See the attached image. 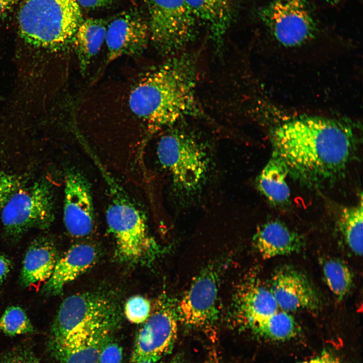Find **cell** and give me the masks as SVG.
Masks as SVG:
<instances>
[{
    "label": "cell",
    "mask_w": 363,
    "mask_h": 363,
    "mask_svg": "<svg viewBox=\"0 0 363 363\" xmlns=\"http://www.w3.org/2000/svg\"><path fill=\"white\" fill-rule=\"evenodd\" d=\"M360 130L351 119L302 115L275 126L270 140L289 176L320 188L344 177L359 149Z\"/></svg>",
    "instance_id": "cell-1"
},
{
    "label": "cell",
    "mask_w": 363,
    "mask_h": 363,
    "mask_svg": "<svg viewBox=\"0 0 363 363\" xmlns=\"http://www.w3.org/2000/svg\"><path fill=\"white\" fill-rule=\"evenodd\" d=\"M198 62L188 52L174 54L132 90V112L153 129L188 117H206L198 100Z\"/></svg>",
    "instance_id": "cell-2"
},
{
    "label": "cell",
    "mask_w": 363,
    "mask_h": 363,
    "mask_svg": "<svg viewBox=\"0 0 363 363\" xmlns=\"http://www.w3.org/2000/svg\"><path fill=\"white\" fill-rule=\"evenodd\" d=\"M18 21L29 42L59 48L72 42L83 19L77 0H24Z\"/></svg>",
    "instance_id": "cell-3"
},
{
    "label": "cell",
    "mask_w": 363,
    "mask_h": 363,
    "mask_svg": "<svg viewBox=\"0 0 363 363\" xmlns=\"http://www.w3.org/2000/svg\"><path fill=\"white\" fill-rule=\"evenodd\" d=\"M157 156L179 190L197 189L207 172L209 160L205 148L187 132L175 131L162 136L158 144Z\"/></svg>",
    "instance_id": "cell-4"
},
{
    "label": "cell",
    "mask_w": 363,
    "mask_h": 363,
    "mask_svg": "<svg viewBox=\"0 0 363 363\" xmlns=\"http://www.w3.org/2000/svg\"><path fill=\"white\" fill-rule=\"evenodd\" d=\"M106 219L122 260L136 262L158 254L159 248L148 233L143 215L125 196L117 195L112 199L106 210Z\"/></svg>",
    "instance_id": "cell-5"
},
{
    "label": "cell",
    "mask_w": 363,
    "mask_h": 363,
    "mask_svg": "<svg viewBox=\"0 0 363 363\" xmlns=\"http://www.w3.org/2000/svg\"><path fill=\"white\" fill-rule=\"evenodd\" d=\"M150 39L162 54H175L195 35L196 20L184 0H144Z\"/></svg>",
    "instance_id": "cell-6"
},
{
    "label": "cell",
    "mask_w": 363,
    "mask_h": 363,
    "mask_svg": "<svg viewBox=\"0 0 363 363\" xmlns=\"http://www.w3.org/2000/svg\"><path fill=\"white\" fill-rule=\"evenodd\" d=\"M1 214L6 233L13 237L20 236L31 229L48 228L54 218L50 186L46 182H38L28 187H21L11 196Z\"/></svg>",
    "instance_id": "cell-7"
},
{
    "label": "cell",
    "mask_w": 363,
    "mask_h": 363,
    "mask_svg": "<svg viewBox=\"0 0 363 363\" xmlns=\"http://www.w3.org/2000/svg\"><path fill=\"white\" fill-rule=\"evenodd\" d=\"M116 303L98 293H83L67 297L52 326V338H62L102 324L118 322Z\"/></svg>",
    "instance_id": "cell-8"
},
{
    "label": "cell",
    "mask_w": 363,
    "mask_h": 363,
    "mask_svg": "<svg viewBox=\"0 0 363 363\" xmlns=\"http://www.w3.org/2000/svg\"><path fill=\"white\" fill-rule=\"evenodd\" d=\"M178 321L176 305L162 295L137 334L131 362H157L169 353L176 339Z\"/></svg>",
    "instance_id": "cell-9"
},
{
    "label": "cell",
    "mask_w": 363,
    "mask_h": 363,
    "mask_svg": "<svg viewBox=\"0 0 363 363\" xmlns=\"http://www.w3.org/2000/svg\"><path fill=\"white\" fill-rule=\"evenodd\" d=\"M259 16L275 38L286 47H295L313 39L317 32L307 0H273Z\"/></svg>",
    "instance_id": "cell-10"
},
{
    "label": "cell",
    "mask_w": 363,
    "mask_h": 363,
    "mask_svg": "<svg viewBox=\"0 0 363 363\" xmlns=\"http://www.w3.org/2000/svg\"><path fill=\"white\" fill-rule=\"evenodd\" d=\"M219 280L218 267L210 265L202 270L176 305L178 320L194 327L212 324L219 313Z\"/></svg>",
    "instance_id": "cell-11"
},
{
    "label": "cell",
    "mask_w": 363,
    "mask_h": 363,
    "mask_svg": "<svg viewBox=\"0 0 363 363\" xmlns=\"http://www.w3.org/2000/svg\"><path fill=\"white\" fill-rule=\"evenodd\" d=\"M150 39L148 22L136 10L119 13L107 25L106 63L125 55L141 54Z\"/></svg>",
    "instance_id": "cell-12"
},
{
    "label": "cell",
    "mask_w": 363,
    "mask_h": 363,
    "mask_svg": "<svg viewBox=\"0 0 363 363\" xmlns=\"http://www.w3.org/2000/svg\"><path fill=\"white\" fill-rule=\"evenodd\" d=\"M64 221L68 232L77 237L88 235L94 224V210L89 184L79 171L65 176Z\"/></svg>",
    "instance_id": "cell-13"
},
{
    "label": "cell",
    "mask_w": 363,
    "mask_h": 363,
    "mask_svg": "<svg viewBox=\"0 0 363 363\" xmlns=\"http://www.w3.org/2000/svg\"><path fill=\"white\" fill-rule=\"evenodd\" d=\"M118 322L105 323L62 338H52L57 363H96Z\"/></svg>",
    "instance_id": "cell-14"
},
{
    "label": "cell",
    "mask_w": 363,
    "mask_h": 363,
    "mask_svg": "<svg viewBox=\"0 0 363 363\" xmlns=\"http://www.w3.org/2000/svg\"><path fill=\"white\" fill-rule=\"evenodd\" d=\"M270 289L282 311H314L320 307L318 294L310 281L305 275L291 267H283L275 272Z\"/></svg>",
    "instance_id": "cell-15"
},
{
    "label": "cell",
    "mask_w": 363,
    "mask_h": 363,
    "mask_svg": "<svg viewBox=\"0 0 363 363\" xmlns=\"http://www.w3.org/2000/svg\"><path fill=\"white\" fill-rule=\"evenodd\" d=\"M97 253L91 245L86 244L72 246L58 259L53 272L42 288L45 294H60L64 286L91 267L96 259Z\"/></svg>",
    "instance_id": "cell-16"
},
{
    "label": "cell",
    "mask_w": 363,
    "mask_h": 363,
    "mask_svg": "<svg viewBox=\"0 0 363 363\" xmlns=\"http://www.w3.org/2000/svg\"><path fill=\"white\" fill-rule=\"evenodd\" d=\"M234 306L238 317L251 328L279 310L270 288L255 281L240 285L235 293Z\"/></svg>",
    "instance_id": "cell-17"
},
{
    "label": "cell",
    "mask_w": 363,
    "mask_h": 363,
    "mask_svg": "<svg viewBox=\"0 0 363 363\" xmlns=\"http://www.w3.org/2000/svg\"><path fill=\"white\" fill-rule=\"evenodd\" d=\"M195 19L204 24L216 48L223 45L234 19L235 0H184Z\"/></svg>",
    "instance_id": "cell-18"
},
{
    "label": "cell",
    "mask_w": 363,
    "mask_h": 363,
    "mask_svg": "<svg viewBox=\"0 0 363 363\" xmlns=\"http://www.w3.org/2000/svg\"><path fill=\"white\" fill-rule=\"evenodd\" d=\"M58 260L56 248L47 237L36 239L25 256L21 282L25 287L38 286L50 277Z\"/></svg>",
    "instance_id": "cell-19"
},
{
    "label": "cell",
    "mask_w": 363,
    "mask_h": 363,
    "mask_svg": "<svg viewBox=\"0 0 363 363\" xmlns=\"http://www.w3.org/2000/svg\"><path fill=\"white\" fill-rule=\"evenodd\" d=\"M254 246L264 259H271L298 252L301 237L284 223L276 220L260 226L253 238Z\"/></svg>",
    "instance_id": "cell-20"
},
{
    "label": "cell",
    "mask_w": 363,
    "mask_h": 363,
    "mask_svg": "<svg viewBox=\"0 0 363 363\" xmlns=\"http://www.w3.org/2000/svg\"><path fill=\"white\" fill-rule=\"evenodd\" d=\"M107 23L101 19L83 20L72 41L81 74H85L105 40Z\"/></svg>",
    "instance_id": "cell-21"
},
{
    "label": "cell",
    "mask_w": 363,
    "mask_h": 363,
    "mask_svg": "<svg viewBox=\"0 0 363 363\" xmlns=\"http://www.w3.org/2000/svg\"><path fill=\"white\" fill-rule=\"evenodd\" d=\"M287 175L284 163L272 153L257 180L259 191L271 205L283 207L289 203L290 191L286 182Z\"/></svg>",
    "instance_id": "cell-22"
},
{
    "label": "cell",
    "mask_w": 363,
    "mask_h": 363,
    "mask_svg": "<svg viewBox=\"0 0 363 363\" xmlns=\"http://www.w3.org/2000/svg\"><path fill=\"white\" fill-rule=\"evenodd\" d=\"M355 206L343 208L339 216L340 230L347 246L356 255L362 254V196Z\"/></svg>",
    "instance_id": "cell-23"
},
{
    "label": "cell",
    "mask_w": 363,
    "mask_h": 363,
    "mask_svg": "<svg viewBox=\"0 0 363 363\" xmlns=\"http://www.w3.org/2000/svg\"><path fill=\"white\" fill-rule=\"evenodd\" d=\"M294 318L287 312L278 310L252 328L260 334L274 340H284L293 336L296 329Z\"/></svg>",
    "instance_id": "cell-24"
},
{
    "label": "cell",
    "mask_w": 363,
    "mask_h": 363,
    "mask_svg": "<svg viewBox=\"0 0 363 363\" xmlns=\"http://www.w3.org/2000/svg\"><path fill=\"white\" fill-rule=\"evenodd\" d=\"M323 275L332 292L342 299L350 289L353 276L348 267L340 260L331 258L323 265Z\"/></svg>",
    "instance_id": "cell-25"
},
{
    "label": "cell",
    "mask_w": 363,
    "mask_h": 363,
    "mask_svg": "<svg viewBox=\"0 0 363 363\" xmlns=\"http://www.w3.org/2000/svg\"><path fill=\"white\" fill-rule=\"evenodd\" d=\"M0 328L10 336L30 333L33 330L26 313L18 306H12L6 310L0 320Z\"/></svg>",
    "instance_id": "cell-26"
},
{
    "label": "cell",
    "mask_w": 363,
    "mask_h": 363,
    "mask_svg": "<svg viewBox=\"0 0 363 363\" xmlns=\"http://www.w3.org/2000/svg\"><path fill=\"white\" fill-rule=\"evenodd\" d=\"M151 311L150 301L141 295H134L130 297L125 307L127 319L134 324L144 323L149 317Z\"/></svg>",
    "instance_id": "cell-27"
},
{
    "label": "cell",
    "mask_w": 363,
    "mask_h": 363,
    "mask_svg": "<svg viewBox=\"0 0 363 363\" xmlns=\"http://www.w3.org/2000/svg\"><path fill=\"white\" fill-rule=\"evenodd\" d=\"M22 187L16 176L0 171V213L13 194Z\"/></svg>",
    "instance_id": "cell-28"
},
{
    "label": "cell",
    "mask_w": 363,
    "mask_h": 363,
    "mask_svg": "<svg viewBox=\"0 0 363 363\" xmlns=\"http://www.w3.org/2000/svg\"><path fill=\"white\" fill-rule=\"evenodd\" d=\"M122 347L115 342H108L103 348L96 363H121Z\"/></svg>",
    "instance_id": "cell-29"
},
{
    "label": "cell",
    "mask_w": 363,
    "mask_h": 363,
    "mask_svg": "<svg viewBox=\"0 0 363 363\" xmlns=\"http://www.w3.org/2000/svg\"><path fill=\"white\" fill-rule=\"evenodd\" d=\"M0 363H38L36 357L27 350L12 351L0 358Z\"/></svg>",
    "instance_id": "cell-30"
},
{
    "label": "cell",
    "mask_w": 363,
    "mask_h": 363,
    "mask_svg": "<svg viewBox=\"0 0 363 363\" xmlns=\"http://www.w3.org/2000/svg\"><path fill=\"white\" fill-rule=\"evenodd\" d=\"M118 0H77L79 6L88 9H95L108 6Z\"/></svg>",
    "instance_id": "cell-31"
},
{
    "label": "cell",
    "mask_w": 363,
    "mask_h": 363,
    "mask_svg": "<svg viewBox=\"0 0 363 363\" xmlns=\"http://www.w3.org/2000/svg\"><path fill=\"white\" fill-rule=\"evenodd\" d=\"M299 363H340L338 358L334 354L324 352L319 355Z\"/></svg>",
    "instance_id": "cell-32"
},
{
    "label": "cell",
    "mask_w": 363,
    "mask_h": 363,
    "mask_svg": "<svg viewBox=\"0 0 363 363\" xmlns=\"http://www.w3.org/2000/svg\"><path fill=\"white\" fill-rule=\"evenodd\" d=\"M11 267L10 261L5 256L0 255V283L7 276L10 271Z\"/></svg>",
    "instance_id": "cell-33"
},
{
    "label": "cell",
    "mask_w": 363,
    "mask_h": 363,
    "mask_svg": "<svg viewBox=\"0 0 363 363\" xmlns=\"http://www.w3.org/2000/svg\"><path fill=\"white\" fill-rule=\"evenodd\" d=\"M17 1L18 0H0V20L8 14Z\"/></svg>",
    "instance_id": "cell-34"
},
{
    "label": "cell",
    "mask_w": 363,
    "mask_h": 363,
    "mask_svg": "<svg viewBox=\"0 0 363 363\" xmlns=\"http://www.w3.org/2000/svg\"><path fill=\"white\" fill-rule=\"evenodd\" d=\"M131 363H157V362H153V361H137V362H133Z\"/></svg>",
    "instance_id": "cell-35"
},
{
    "label": "cell",
    "mask_w": 363,
    "mask_h": 363,
    "mask_svg": "<svg viewBox=\"0 0 363 363\" xmlns=\"http://www.w3.org/2000/svg\"><path fill=\"white\" fill-rule=\"evenodd\" d=\"M329 3H336L339 2L340 0H322Z\"/></svg>",
    "instance_id": "cell-36"
},
{
    "label": "cell",
    "mask_w": 363,
    "mask_h": 363,
    "mask_svg": "<svg viewBox=\"0 0 363 363\" xmlns=\"http://www.w3.org/2000/svg\"><path fill=\"white\" fill-rule=\"evenodd\" d=\"M170 363H179V362H178L177 361H173Z\"/></svg>",
    "instance_id": "cell-37"
}]
</instances>
